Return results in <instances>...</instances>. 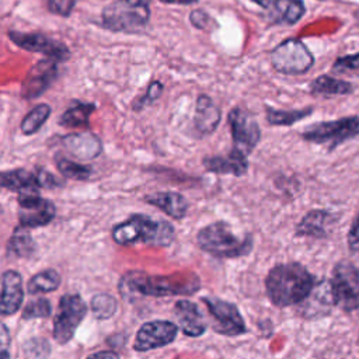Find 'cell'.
<instances>
[{
	"instance_id": "cell-44",
	"label": "cell",
	"mask_w": 359,
	"mask_h": 359,
	"mask_svg": "<svg viewBox=\"0 0 359 359\" xmlns=\"http://www.w3.org/2000/svg\"><path fill=\"white\" fill-rule=\"evenodd\" d=\"M0 359H10L8 351H0Z\"/></svg>"
},
{
	"instance_id": "cell-21",
	"label": "cell",
	"mask_w": 359,
	"mask_h": 359,
	"mask_svg": "<svg viewBox=\"0 0 359 359\" xmlns=\"http://www.w3.org/2000/svg\"><path fill=\"white\" fill-rule=\"evenodd\" d=\"M175 313L184 334L199 337L206 331L205 320L195 303L189 300H178L175 303Z\"/></svg>"
},
{
	"instance_id": "cell-17",
	"label": "cell",
	"mask_w": 359,
	"mask_h": 359,
	"mask_svg": "<svg viewBox=\"0 0 359 359\" xmlns=\"http://www.w3.org/2000/svg\"><path fill=\"white\" fill-rule=\"evenodd\" d=\"M222 119L220 108L206 94H199L195 101L194 129L199 136L210 135L216 130Z\"/></svg>"
},
{
	"instance_id": "cell-42",
	"label": "cell",
	"mask_w": 359,
	"mask_h": 359,
	"mask_svg": "<svg viewBox=\"0 0 359 359\" xmlns=\"http://www.w3.org/2000/svg\"><path fill=\"white\" fill-rule=\"evenodd\" d=\"M160 1L165 3V4H181V6H185V4H195L199 0H160Z\"/></svg>"
},
{
	"instance_id": "cell-8",
	"label": "cell",
	"mask_w": 359,
	"mask_h": 359,
	"mask_svg": "<svg viewBox=\"0 0 359 359\" xmlns=\"http://www.w3.org/2000/svg\"><path fill=\"white\" fill-rule=\"evenodd\" d=\"M87 314V304L79 294H65L59 300L53 318V338L57 344H67L83 318Z\"/></svg>"
},
{
	"instance_id": "cell-7",
	"label": "cell",
	"mask_w": 359,
	"mask_h": 359,
	"mask_svg": "<svg viewBox=\"0 0 359 359\" xmlns=\"http://www.w3.org/2000/svg\"><path fill=\"white\" fill-rule=\"evenodd\" d=\"M332 302L345 311L359 309V268L348 261L335 265L330 283Z\"/></svg>"
},
{
	"instance_id": "cell-40",
	"label": "cell",
	"mask_w": 359,
	"mask_h": 359,
	"mask_svg": "<svg viewBox=\"0 0 359 359\" xmlns=\"http://www.w3.org/2000/svg\"><path fill=\"white\" fill-rule=\"evenodd\" d=\"M87 359H119V356L112 351H101L90 355Z\"/></svg>"
},
{
	"instance_id": "cell-6",
	"label": "cell",
	"mask_w": 359,
	"mask_h": 359,
	"mask_svg": "<svg viewBox=\"0 0 359 359\" xmlns=\"http://www.w3.org/2000/svg\"><path fill=\"white\" fill-rule=\"evenodd\" d=\"M272 67L282 74H304L314 65V56L299 38H287L276 45L269 55Z\"/></svg>"
},
{
	"instance_id": "cell-11",
	"label": "cell",
	"mask_w": 359,
	"mask_h": 359,
	"mask_svg": "<svg viewBox=\"0 0 359 359\" xmlns=\"http://www.w3.org/2000/svg\"><path fill=\"white\" fill-rule=\"evenodd\" d=\"M55 205L38 195L36 191L22 192L18 195V220L21 227H41L55 217Z\"/></svg>"
},
{
	"instance_id": "cell-33",
	"label": "cell",
	"mask_w": 359,
	"mask_h": 359,
	"mask_svg": "<svg viewBox=\"0 0 359 359\" xmlns=\"http://www.w3.org/2000/svg\"><path fill=\"white\" fill-rule=\"evenodd\" d=\"M334 74H352L359 73V52L353 55H345L335 59L331 66Z\"/></svg>"
},
{
	"instance_id": "cell-29",
	"label": "cell",
	"mask_w": 359,
	"mask_h": 359,
	"mask_svg": "<svg viewBox=\"0 0 359 359\" xmlns=\"http://www.w3.org/2000/svg\"><path fill=\"white\" fill-rule=\"evenodd\" d=\"M50 115V107L46 104H39L32 108L21 121V132L24 135H32L39 130V128L48 121Z\"/></svg>"
},
{
	"instance_id": "cell-20",
	"label": "cell",
	"mask_w": 359,
	"mask_h": 359,
	"mask_svg": "<svg viewBox=\"0 0 359 359\" xmlns=\"http://www.w3.org/2000/svg\"><path fill=\"white\" fill-rule=\"evenodd\" d=\"M144 201L177 220H181L182 217H185L189 206L185 196L175 191L154 192L151 195L144 196Z\"/></svg>"
},
{
	"instance_id": "cell-4",
	"label": "cell",
	"mask_w": 359,
	"mask_h": 359,
	"mask_svg": "<svg viewBox=\"0 0 359 359\" xmlns=\"http://www.w3.org/2000/svg\"><path fill=\"white\" fill-rule=\"evenodd\" d=\"M196 241L203 251L219 258L241 257L252 247L248 234L238 237L226 222H215L202 227L196 234Z\"/></svg>"
},
{
	"instance_id": "cell-25",
	"label": "cell",
	"mask_w": 359,
	"mask_h": 359,
	"mask_svg": "<svg viewBox=\"0 0 359 359\" xmlns=\"http://www.w3.org/2000/svg\"><path fill=\"white\" fill-rule=\"evenodd\" d=\"M355 87L345 80L337 79L331 74L317 76L310 83V93L313 95L321 97H332V95H349L352 94Z\"/></svg>"
},
{
	"instance_id": "cell-41",
	"label": "cell",
	"mask_w": 359,
	"mask_h": 359,
	"mask_svg": "<svg viewBox=\"0 0 359 359\" xmlns=\"http://www.w3.org/2000/svg\"><path fill=\"white\" fill-rule=\"evenodd\" d=\"M132 7H139V8H143V7H149L151 0H121Z\"/></svg>"
},
{
	"instance_id": "cell-15",
	"label": "cell",
	"mask_w": 359,
	"mask_h": 359,
	"mask_svg": "<svg viewBox=\"0 0 359 359\" xmlns=\"http://www.w3.org/2000/svg\"><path fill=\"white\" fill-rule=\"evenodd\" d=\"M57 74L56 62L52 59H42L34 65L21 84V95L27 100H32L45 93L53 83Z\"/></svg>"
},
{
	"instance_id": "cell-36",
	"label": "cell",
	"mask_w": 359,
	"mask_h": 359,
	"mask_svg": "<svg viewBox=\"0 0 359 359\" xmlns=\"http://www.w3.org/2000/svg\"><path fill=\"white\" fill-rule=\"evenodd\" d=\"M189 22L198 29H209L212 25L217 27L216 21L202 8H195L189 13Z\"/></svg>"
},
{
	"instance_id": "cell-27",
	"label": "cell",
	"mask_w": 359,
	"mask_h": 359,
	"mask_svg": "<svg viewBox=\"0 0 359 359\" xmlns=\"http://www.w3.org/2000/svg\"><path fill=\"white\" fill-rule=\"evenodd\" d=\"M95 105L94 104H77L69 109H66L59 123L66 128H88V118L91 112H94Z\"/></svg>"
},
{
	"instance_id": "cell-30",
	"label": "cell",
	"mask_w": 359,
	"mask_h": 359,
	"mask_svg": "<svg viewBox=\"0 0 359 359\" xmlns=\"http://www.w3.org/2000/svg\"><path fill=\"white\" fill-rule=\"evenodd\" d=\"M8 251L17 257H28L34 251V240L31 238L29 233L22 229H15L10 241H8Z\"/></svg>"
},
{
	"instance_id": "cell-34",
	"label": "cell",
	"mask_w": 359,
	"mask_h": 359,
	"mask_svg": "<svg viewBox=\"0 0 359 359\" xmlns=\"http://www.w3.org/2000/svg\"><path fill=\"white\" fill-rule=\"evenodd\" d=\"M52 311L50 303L46 299H36L29 302L24 310H22V318L31 320V318H43L49 317Z\"/></svg>"
},
{
	"instance_id": "cell-32",
	"label": "cell",
	"mask_w": 359,
	"mask_h": 359,
	"mask_svg": "<svg viewBox=\"0 0 359 359\" xmlns=\"http://www.w3.org/2000/svg\"><path fill=\"white\" fill-rule=\"evenodd\" d=\"M57 170L70 180H87L91 175V168L84 164L70 161L67 158L57 160Z\"/></svg>"
},
{
	"instance_id": "cell-24",
	"label": "cell",
	"mask_w": 359,
	"mask_h": 359,
	"mask_svg": "<svg viewBox=\"0 0 359 359\" xmlns=\"http://www.w3.org/2000/svg\"><path fill=\"white\" fill-rule=\"evenodd\" d=\"M0 188L17 191L20 194L36 191L41 188L38 174L31 172L28 170L17 168L11 171H3L0 172Z\"/></svg>"
},
{
	"instance_id": "cell-14",
	"label": "cell",
	"mask_w": 359,
	"mask_h": 359,
	"mask_svg": "<svg viewBox=\"0 0 359 359\" xmlns=\"http://www.w3.org/2000/svg\"><path fill=\"white\" fill-rule=\"evenodd\" d=\"M177 325L165 320H154L144 323L135 338L133 348L136 351L144 352L156 348L165 346L171 344L177 337Z\"/></svg>"
},
{
	"instance_id": "cell-16",
	"label": "cell",
	"mask_w": 359,
	"mask_h": 359,
	"mask_svg": "<svg viewBox=\"0 0 359 359\" xmlns=\"http://www.w3.org/2000/svg\"><path fill=\"white\" fill-rule=\"evenodd\" d=\"M203 167L206 171L209 172H215V174H222V175H227L231 174L234 177H241L248 171V158L247 156L233 147L227 154L220 156H206L202 160Z\"/></svg>"
},
{
	"instance_id": "cell-3",
	"label": "cell",
	"mask_w": 359,
	"mask_h": 359,
	"mask_svg": "<svg viewBox=\"0 0 359 359\" xmlns=\"http://www.w3.org/2000/svg\"><path fill=\"white\" fill-rule=\"evenodd\" d=\"M175 230L167 220H156L146 215H132L112 229L115 243L128 245L143 243L154 247H167L174 241Z\"/></svg>"
},
{
	"instance_id": "cell-31",
	"label": "cell",
	"mask_w": 359,
	"mask_h": 359,
	"mask_svg": "<svg viewBox=\"0 0 359 359\" xmlns=\"http://www.w3.org/2000/svg\"><path fill=\"white\" fill-rule=\"evenodd\" d=\"M91 311L97 318L105 320L115 314L116 311V300L105 293L95 294L91 299Z\"/></svg>"
},
{
	"instance_id": "cell-1",
	"label": "cell",
	"mask_w": 359,
	"mask_h": 359,
	"mask_svg": "<svg viewBox=\"0 0 359 359\" xmlns=\"http://www.w3.org/2000/svg\"><path fill=\"white\" fill-rule=\"evenodd\" d=\"M265 287L273 304L292 306L309 297L314 287V278L297 262L280 264L269 271Z\"/></svg>"
},
{
	"instance_id": "cell-39",
	"label": "cell",
	"mask_w": 359,
	"mask_h": 359,
	"mask_svg": "<svg viewBox=\"0 0 359 359\" xmlns=\"http://www.w3.org/2000/svg\"><path fill=\"white\" fill-rule=\"evenodd\" d=\"M10 342H11V338H10L8 328L3 323H0V351H7Z\"/></svg>"
},
{
	"instance_id": "cell-23",
	"label": "cell",
	"mask_w": 359,
	"mask_h": 359,
	"mask_svg": "<svg viewBox=\"0 0 359 359\" xmlns=\"http://www.w3.org/2000/svg\"><path fill=\"white\" fill-rule=\"evenodd\" d=\"M335 220L334 215L327 210L313 209L309 210L299 224L296 226L297 236H310V237H325L328 226Z\"/></svg>"
},
{
	"instance_id": "cell-26",
	"label": "cell",
	"mask_w": 359,
	"mask_h": 359,
	"mask_svg": "<svg viewBox=\"0 0 359 359\" xmlns=\"http://www.w3.org/2000/svg\"><path fill=\"white\" fill-rule=\"evenodd\" d=\"M313 114V107L300 109H276L265 105V119L273 126H290Z\"/></svg>"
},
{
	"instance_id": "cell-22",
	"label": "cell",
	"mask_w": 359,
	"mask_h": 359,
	"mask_svg": "<svg viewBox=\"0 0 359 359\" xmlns=\"http://www.w3.org/2000/svg\"><path fill=\"white\" fill-rule=\"evenodd\" d=\"M306 14L303 0H276L269 8L266 18L272 24L293 25Z\"/></svg>"
},
{
	"instance_id": "cell-43",
	"label": "cell",
	"mask_w": 359,
	"mask_h": 359,
	"mask_svg": "<svg viewBox=\"0 0 359 359\" xmlns=\"http://www.w3.org/2000/svg\"><path fill=\"white\" fill-rule=\"evenodd\" d=\"M251 1L257 3V4H258V6H261L262 8H266V10H268V8H269V7H271L276 0H251Z\"/></svg>"
},
{
	"instance_id": "cell-2",
	"label": "cell",
	"mask_w": 359,
	"mask_h": 359,
	"mask_svg": "<svg viewBox=\"0 0 359 359\" xmlns=\"http://www.w3.org/2000/svg\"><path fill=\"white\" fill-rule=\"evenodd\" d=\"M199 289V280L192 273H178L170 276L147 275L144 272H128L122 276L119 290L122 296H171L191 294Z\"/></svg>"
},
{
	"instance_id": "cell-28",
	"label": "cell",
	"mask_w": 359,
	"mask_h": 359,
	"mask_svg": "<svg viewBox=\"0 0 359 359\" xmlns=\"http://www.w3.org/2000/svg\"><path fill=\"white\" fill-rule=\"evenodd\" d=\"M60 285V276L53 269H45L36 275H34L28 282V292L35 293H45L57 289Z\"/></svg>"
},
{
	"instance_id": "cell-9",
	"label": "cell",
	"mask_w": 359,
	"mask_h": 359,
	"mask_svg": "<svg viewBox=\"0 0 359 359\" xmlns=\"http://www.w3.org/2000/svg\"><path fill=\"white\" fill-rule=\"evenodd\" d=\"M150 17L149 7H132L121 0L114 1L102 11V25L111 31L132 32L147 25Z\"/></svg>"
},
{
	"instance_id": "cell-5",
	"label": "cell",
	"mask_w": 359,
	"mask_h": 359,
	"mask_svg": "<svg viewBox=\"0 0 359 359\" xmlns=\"http://www.w3.org/2000/svg\"><path fill=\"white\" fill-rule=\"evenodd\" d=\"M300 136L309 143L325 144L327 150L331 151L344 142L359 136V115L316 122L307 126Z\"/></svg>"
},
{
	"instance_id": "cell-12",
	"label": "cell",
	"mask_w": 359,
	"mask_h": 359,
	"mask_svg": "<svg viewBox=\"0 0 359 359\" xmlns=\"http://www.w3.org/2000/svg\"><path fill=\"white\" fill-rule=\"evenodd\" d=\"M202 302L210 313L216 332L227 337H236L245 332L244 320L233 303L217 297H202Z\"/></svg>"
},
{
	"instance_id": "cell-13",
	"label": "cell",
	"mask_w": 359,
	"mask_h": 359,
	"mask_svg": "<svg viewBox=\"0 0 359 359\" xmlns=\"http://www.w3.org/2000/svg\"><path fill=\"white\" fill-rule=\"evenodd\" d=\"M8 38L20 48L29 50V52H39L48 56V59L65 62L70 57V52L65 43L60 41L52 39L43 34L36 32H18V31H8Z\"/></svg>"
},
{
	"instance_id": "cell-35",
	"label": "cell",
	"mask_w": 359,
	"mask_h": 359,
	"mask_svg": "<svg viewBox=\"0 0 359 359\" xmlns=\"http://www.w3.org/2000/svg\"><path fill=\"white\" fill-rule=\"evenodd\" d=\"M163 90H164V86H163L161 81H158V80L151 81L149 84L147 90H146V93L133 102V109L139 111V109H142V108H144L147 105H151L156 100L160 98Z\"/></svg>"
},
{
	"instance_id": "cell-38",
	"label": "cell",
	"mask_w": 359,
	"mask_h": 359,
	"mask_svg": "<svg viewBox=\"0 0 359 359\" xmlns=\"http://www.w3.org/2000/svg\"><path fill=\"white\" fill-rule=\"evenodd\" d=\"M76 0H48V8L57 15L67 17L70 15Z\"/></svg>"
},
{
	"instance_id": "cell-18",
	"label": "cell",
	"mask_w": 359,
	"mask_h": 359,
	"mask_svg": "<svg viewBox=\"0 0 359 359\" xmlns=\"http://www.w3.org/2000/svg\"><path fill=\"white\" fill-rule=\"evenodd\" d=\"M24 300L22 279L15 271H6L1 276L0 314L10 316L20 310Z\"/></svg>"
},
{
	"instance_id": "cell-37",
	"label": "cell",
	"mask_w": 359,
	"mask_h": 359,
	"mask_svg": "<svg viewBox=\"0 0 359 359\" xmlns=\"http://www.w3.org/2000/svg\"><path fill=\"white\" fill-rule=\"evenodd\" d=\"M348 247H349L351 254L359 262V212H358L356 217L353 219V222L349 227V231H348Z\"/></svg>"
},
{
	"instance_id": "cell-10",
	"label": "cell",
	"mask_w": 359,
	"mask_h": 359,
	"mask_svg": "<svg viewBox=\"0 0 359 359\" xmlns=\"http://www.w3.org/2000/svg\"><path fill=\"white\" fill-rule=\"evenodd\" d=\"M234 147L245 156L252 153L261 140V128L254 115L241 107H234L227 114Z\"/></svg>"
},
{
	"instance_id": "cell-19",
	"label": "cell",
	"mask_w": 359,
	"mask_h": 359,
	"mask_svg": "<svg viewBox=\"0 0 359 359\" xmlns=\"http://www.w3.org/2000/svg\"><path fill=\"white\" fill-rule=\"evenodd\" d=\"M62 144L72 156L80 160L95 158L102 150V143L98 139V136H95L88 130L76 132V133L63 136Z\"/></svg>"
}]
</instances>
